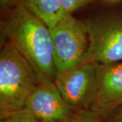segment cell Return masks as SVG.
<instances>
[{
    "label": "cell",
    "mask_w": 122,
    "mask_h": 122,
    "mask_svg": "<svg viewBox=\"0 0 122 122\" xmlns=\"http://www.w3.org/2000/svg\"><path fill=\"white\" fill-rule=\"evenodd\" d=\"M96 67L97 90L90 109L103 117L122 104V62Z\"/></svg>",
    "instance_id": "obj_7"
},
{
    "label": "cell",
    "mask_w": 122,
    "mask_h": 122,
    "mask_svg": "<svg viewBox=\"0 0 122 122\" xmlns=\"http://www.w3.org/2000/svg\"><path fill=\"white\" fill-rule=\"evenodd\" d=\"M102 122H122V104L105 115Z\"/></svg>",
    "instance_id": "obj_12"
},
{
    "label": "cell",
    "mask_w": 122,
    "mask_h": 122,
    "mask_svg": "<svg viewBox=\"0 0 122 122\" xmlns=\"http://www.w3.org/2000/svg\"><path fill=\"white\" fill-rule=\"evenodd\" d=\"M4 43L0 53V117L23 109L44 77L14 46Z\"/></svg>",
    "instance_id": "obj_2"
},
{
    "label": "cell",
    "mask_w": 122,
    "mask_h": 122,
    "mask_svg": "<svg viewBox=\"0 0 122 122\" xmlns=\"http://www.w3.org/2000/svg\"><path fill=\"white\" fill-rule=\"evenodd\" d=\"M21 110L40 122H72L78 112L64 99L54 81L46 77L40 79Z\"/></svg>",
    "instance_id": "obj_5"
},
{
    "label": "cell",
    "mask_w": 122,
    "mask_h": 122,
    "mask_svg": "<svg viewBox=\"0 0 122 122\" xmlns=\"http://www.w3.org/2000/svg\"><path fill=\"white\" fill-rule=\"evenodd\" d=\"M54 83L62 96L73 109L77 111L90 109L97 90L96 65L81 63L57 75Z\"/></svg>",
    "instance_id": "obj_6"
},
{
    "label": "cell",
    "mask_w": 122,
    "mask_h": 122,
    "mask_svg": "<svg viewBox=\"0 0 122 122\" xmlns=\"http://www.w3.org/2000/svg\"><path fill=\"white\" fill-rule=\"evenodd\" d=\"M88 46L83 62L109 65L122 62V17L83 21Z\"/></svg>",
    "instance_id": "obj_3"
},
{
    "label": "cell",
    "mask_w": 122,
    "mask_h": 122,
    "mask_svg": "<svg viewBox=\"0 0 122 122\" xmlns=\"http://www.w3.org/2000/svg\"><path fill=\"white\" fill-rule=\"evenodd\" d=\"M21 3L50 29L72 15L62 7L58 0H21Z\"/></svg>",
    "instance_id": "obj_8"
},
{
    "label": "cell",
    "mask_w": 122,
    "mask_h": 122,
    "mask_svg": "<svg viewBox=\"0 0 122 122\" xmlns=\"http://www.w3.org/2000/svg\"><path fill=\"white\" fill-rule=\"evenodd\" d=\"M57 75L83 63L88 46L83 21L72 15L50 29Z\"/></svg>",
    "instance_id": "obj_4"
},
{
    "label": "cell",
    "mask_w": 122,
    "mask_h": 122,
    "mask_svg": "<svg viewBox=\"0 0 122 122\" xmlns=\"http://www.w3.org/2000/svg\"><path fill=\"white\" fill-rule=\"evenodd\" d=\"M62 7L71 14L89 4L92 0H58Z\"/></svg>",
    "instance_id": "obj_11"
},
{
    "label": "cell",
    "mask_w": 122,
    "mask_h": 122,
    "mask_svg": "<svg viewBox=\"0 0 122 122\" xmlns=\"http://www.w3.org/2000/svg\"><path fill=\"white\" fill-rule=\"evenodd\" d=\"M0 122H40L23 110L0 117Z\"/></svg>",
    "instance_id": "obj_10"
},
{
    "label": "cell",
    "mask_w": 122,
    "mask_h": 122,
    "mask_svg": "<svg viewBox=\"0 0 122 122\" xmlns=\"http://www.w3.org/2000/svg\"><path fill=\"white\" fill-rule=\"evenodd\" d=\"M111 1H115V0H111Z\"/></svg>",
    "instance_id": "obj_14"
},
{
    "label": "cell",
    "mask_w": 122,
    "mask_h": 122,
    "mask_svg": "<svg viewBox=\"0 0 122 122\" xmlns=\"http://www.w3.org/2000/svg\"><path fill=\"white\" fill-rule=\"evenodd\" d=\"M21 2V0H0L1 10L8 12Z\"/></svg>",
    "instance_id": "obj_13"
},
{
    "label": "cell",
    "mask_w": 122,
    "mask_h": 122,
    "mask_svg": "<svg viewBox=\"0 0 122 122\" xmlns=\"http://www.w3.org/2000/svg\"><path fill=\"white\" fill-rule=\"evenodd\" d=\"M1 22L5 42L14 46L41 77L54 81L57 71L50 29L20 2Z\"/></svg>",
    "instance_id": "obj_1"
},
{
    "label": "cell",
    "mask_w": 122,
    "mask_h": 122,
    "mask_svg": "<svg viewBox=\"0 0 122 122\" xmlns=\"http://www.w3.org/2000/svg\"><path fill=\"white\" fill-rule=\"evenodd\" d=\"M72 122H102V116L99 113L90 109L80 110Z\"/></svg>",
    "instance_id": "obj_9"
}]
</instances>
